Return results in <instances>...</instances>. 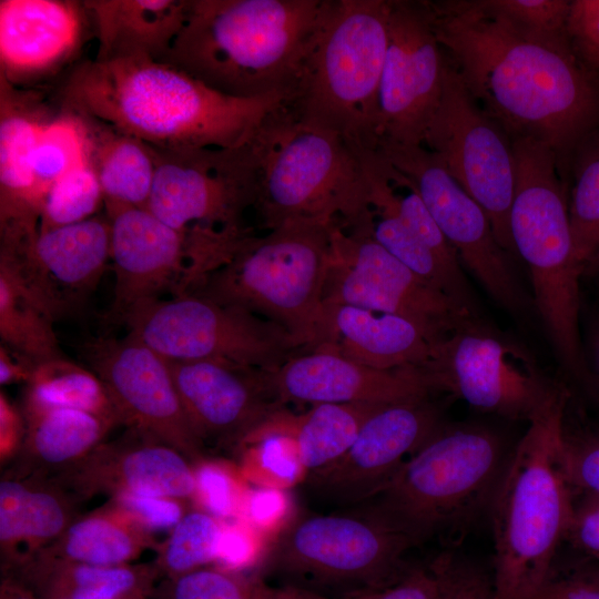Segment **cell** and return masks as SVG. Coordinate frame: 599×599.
<instances>
[{"instance_id":"cell-53","label":"cell","mask_w":599,"mask_h":599,"mask_svg":"<svg viewBox=\"0 0 599 599\" xmlns=\"http://www.w3.org/2000/svg\"><path fill=\"white\" fill-rule=\"evenodd\" d=\"M573 546L591 557L599 559V496L589 494L578 508H573L567 532Z\"/></svg>"},{"instance_id":"cell-17","label":"cell","mask_w":599,"mask_h":599,"mask_svg":"<svg viewBox=\"0 0 599 599\" xmlns=\"http://www.w3.org/2000/svg\"><path fill=\"white\" fill-rule=\"evenodd\" d=\"M326 306L351 305L400 316L414 323L434 346L476 317L410 271L372 235L339 225L325 284Z\"/></svg>"},{"instance_id":"cell-13","label":"cell","mask_w":599,"mask_h":599,"mask_svg":"<svg viewBox=\"0 0 599 599\" xmlns=\"http://www.w3.org/2000/svg\"><path fill=\"white\" fill-rule=\"evenodd\" d=\"M419 369L432 390H447L476 409L528 423L564 392L544 375L529 349L480 317L434 345Z\"/></svg>"},{"instance_id":"cell-31","label":"cell","mask_w":599,"mask_h":599,"mask_svg":"<svg viewBox=\"0 0 599 599\" xmlns=\"http://www.w3.org/2000/svg\"><path fill=\"white\" fill-rule=\"evenodd\" d=\"M26 434L7 469L18 475L51 477L79 461L104 441L114 427L78 409L22 412Z\"/></svg>"},{"instance_id":"cell-6","label":"cell","mask_w":599,"mask_h":599,"mask_svg":"<svg viewBox=\"0 0 599 599\" xmlns=\"http://www.w3.org/2000/svg\"><path fill=\"white\" fill-rule=\"evenodd\" d=\"M251 144L256 161L254 209L265 229L316 220L372 235L365 152L337 134L302 124L285 103L265 118Z\"/></svg>"},{"instance_id":"cell-27","label":"cell","mask_w":599,"mask_h":599,"mask_svg":"<svg viewBox=\"0 0 599 599\" xmlns=\"http://www.w3.org/2000/svg\"><path fill=\"white\" fill-rule=\"evenodd\" d=\"M80 502L49 477L6 470L0 481L2 570H11L53 544L79 516Z\"/></svg>"},{"instance_id":"cell-49","label":"cell","mask_w":599,"mask_h":599,"mask_svg":"<svg viewBox=\"0 0 599 599\" xmlns=\"http://www.w3.org/2000/svg\"><path fill=\"white\" fill-rule=\"evenodd\" d=\"M258 531L240 519L224 521L219 545L216 567L230 571L245 572L258 560Z\"/></svg>"},{"instance_id":"cell-60","label":"cell","mask_w":599,"mask_h":599,"mask_svg":"<svg viewBox=\"0 0 599 599\" xmlns=\"http://www.w3.org/2000/svg\"><path fill=\"white\" fill-rule=\"evenodd\" d=\"M596 579H598V580H599V577H598V578H596Z\"/></svg>"},{"instance_id":"cell-52","label":"cell","mask_w":599,"mask_h":599,"mask_svg":"<svg viewBox=\"0 0 599 599\" xmlns=\"http://www.w3.org/2000/svg\"><path fill=\"white\" fill-rule=\"evenodd\" d=\"M443 599H494L493 581L478 567L451 556Z\"/></svg>"},{"instance_id":"cell-2","label":"cell","mask_w":599,"mask_h":599,"mask_svg":"<svg viewBox=\"0 0 599 599\" xmlns=\"http://www.w3.org/2000/svg\"><path fill=\"white\" fill-rule=\"evenodd\" d=\"M287 97H230L148 57L87 60L60 90L61 105L169 151L241 146Z\"/></svg>"},{"instance_id":"cell-26","label":"cell","mask_w":599,"mask_h":599,"mask_svg":"<svg viewBox=\"0 0 599 599\" xmlns=\"http://www.w3.org/2000/svg\"><path fill=\"white\" fill-rule=\"evenodd\" d=\"M50 114L39 93L0 77V247L24 245L39 233L33 159Z\"/></svg>"},{"instance_id":"cell-9","label":"cell","mask_w":599,"mask_h":599,"mask_svg":"<svg viewBox=\"0 0 599 599\" xmlns=\"http://www.w3.org/2000/svg\"><path fill=\"white\" fill-rule=\"evenodd\" d=\"M507 464L500 438L489 429L440 428L355 510L382 519L417 545L491 504Z\"/></svg>"},{"instance_id":"cell-11","label":"cell","mask_w":599,"mask_h":599,"mask_svg":"<svg viewBox=\"0 0 599 599\" xmlns=\"http://www.w3.org/2000/svg\"><path fill=\"white\" fill-rule=\"evenodd\" d=\"M122 324L170 361H225L273 372L305 353L281 326L192 293L143 303Z\"/></svg>"},{"instance_id":"cell-29","label":"cell","mask_w":599,"mask_h":599,"mask_svg":"<svg viewBox=\"0 0 599 599\" xmlns=\"http://www.w3.org/2000/svg\"><path fill=\"white\" fill-rule=\"evenodd\" d=\"M4 575L38 599H146L161 577L154 561L99 566L40 554Z\"/></svg>"},{"instance_id":"cell-12","label":"cell","mask_w":599,"mask_h":599,"mask_svg":"<svg viewBox=\"0 0 599 599\" xmlns=\"http://www.w3.org/2000/svg\"><path fill=\"white\" fill-rule=\"evenodd\" d=\"M111 226L114 296L106 318L122 324L139 305L189 293L223 263L245 234L174 229L146 209L105 205Z\"/></svg>"},{"instance_id":"cell-40","label":"cell","mask_w":599,"mask_h":599,"mask_svg":"<svg viewBox=\"0 0 599 599\" xmlns=\"http://www.w3.org/2000/svg\"><path fill=\"white\" fill-rule=\"evenodd\" d=\"M163 599H338L287 585H272L261 575L203 567L165 579ZM357 599V598H351Z\"/></svg>"},{"instance_id":"cell-16","label":"cell","mask_w":599,"mask_h":599,"mask_svg":"<svg viewBox=\"0 0 599 599\" xmlns=\"http://www.w3.org/2000/svg\"><path fill=\"white\" fill-rule=\"evenodd\" d=\"M146 210L182 231L248 232L244 212L256 199V161L251 140L236 148L160 150Z\"/></svg>"},{"instance_id":"cell-58","label":"cell","mask_w":599,"mask_h":599,"mask_svg":"<svg viewBox=\"0 0 599 599\" xmlns=\"http://www.w3.org/2000/svg\"><path fill=\"white\" fill-rule=\"evenodd\" d=\"M0 599H38L35 595L30 591L18 580L11 577H4L1 589Z\"/></svg>"},{"instance_id":"cell-25","label":"cell","mask_w":599,"mask_h":599,"mask_svg":"<svg viewBox=\"0 0 599 599\" xmlns=\"http://www.w3.org/2000/svg\"><path fill=\"white\" fill-rule=\"evenodd\" d=\"M89 12L70 0L0 1V77L24 88L57 72L80 48Z\"/></svg>"},{"instance_id":"cell-41","label":"cell","mask_w":599,"mask_h":599,"mask_svg":"<svg viewBox=\"0 0 599 599\" xmlns=\"http://www.w3.org/2000/svg\"><path fill=\"white\" fill-rule=\"evenodd\" d=\"M569 183L568 210L573 252L585 271L599 253V130L590 134L575 153Z\"/></svg>"},{"instance_id":"cell-34","label":"cell","mask_w":599,"mask_h":599,"mask_svg":"<svg viewBox=\"0 0 599 599\" xmlns=\"http://www.w3.org/2000/svg\"><path fill=\"white\" fill-rule=\"evenodd\" d=\"M384 405L387 404L324 403L313 405L300 416L287 414L286 426L295 439L306 474L323 469L341 458L365 422Z\"/></svg>"},{"instance_id":"cell-47","label":"cell","mask_w":599,"mask_h":599,"mask_svg":"<svg viewBox=\"0 0 599 599\" xmlns=\"http://www.w3.org/2000/svg\"><path fill=\"white\" fill-rule=\"evenodd\" d=\"M451 555H441L429 564L408 568L387 588L361 599H443Z\"/></svg>"},{"instance_id":"cell-45","label":"cell","mask_w":599,"mask_h":599,"mask_svg":"<svg viewBox=\"0 0 599 599\" xmlns=\"http://www.w3.org/2000/svg\"><path fill=\"white\" fill-rule=\"evenodd\" d=\"M193 468L199 508L223 521L236 519L248 489L238 465L205 456Z\"/></svg>"},{"instance_id":"cell-10","label":"cell","mask_w":599,"mask_h":599,"mask_svg":"<svg viewBox=\"0 0 599 599\" xmlns=\"http://www.w3.org/2000/svg\"><path fill=\"white\" fill-rule=\"evenodd\" d=\"M415 544L379 518L363 511L314 515L288 525L260 564L262 577L338 599L378 592L408 568Z\"/></svg>"},{"instance_id":"cell-55","label":"cell","mask_w":599,"mask_h":599,"mask_svg":"<svg viewBox=\"0 0 599 599\" xmlns=\"http://www.w3.org/2000/svg\"><path fill=\"white\" fill-rule=\"evenodd\" d=\"M532 599H599V580L550 577Z\"/></svg>"},{"instance_id":"cell-38","label":"cell","mask_w":599,"mask_h":599,"mask_svg":"<svg viewBox=\"0 0 599 599\" xmlns=\"http://www.w3.org/2000/svg\"><path fill=\"white\" fill-rule=\"evenodd\" d=\"M372 237L423 280L444 292L471 315L478 306L467 277L451 273L435 253L388 209L374 207Z\"/></svg>"},{"instance_id":"cell-50","label":"cell","mask_w":599,"mask_h":599,"mask_svg":"<svg viewBox=\"0 0 599 599\" xmlns=\"http://www.w3.org/2000/svg\"><path fill=\"white\" fill-rule=\"evenodd\" d=\"M286 509L287 501L283 490L266 487L248 488L236 519L262 532L281 520Z\"/></svg>"},{"instance_id":"cell-57","label":"cell","mask_w":599,"mask_h":599,"mask_svg":"<svg viewBox=\"0 0 599 599\" xmlns=\"http://www.w3.org/2000/svg\"><path fill=\"white\" fill-rule=\"evenodd\" d=\"M587 362L593 384L599 387V315L591 326Z\"/></svg>"},{"instance_id":"cell-24","label":"cell","mask_w":599,"mask_h":599,"mask_svg":"<svg viewBox=\"0 0 599 599\" xmlns=\"http://www.w3.org/2000/svg\"><path fill=\"white\" fill-rule=\"evenodd\" d=\"M272 398L290 402L396 404L427 398L430 386L419 368L376 369L333 348L301 353L264 372Z\"/></svg>"},{"instance_id":"cell-5","label":"cell","mask_w":599,"mask_h":599,"mask_svg":"<svg viewBox=\"0 0 599 599\" xmlns=\"http://www.w3.org/2000/svg\"><path fill=\"white\" fill-rule=\"evenodd\" d=\"M337 225L294 220L263 236L248 233L229 258L205 273L189 293L281 326L304 352L331 348L324 293Z\"/></svg>"},{"instance_id":"cell-21","label":"cell","mask_w":599,"mask_h":599,"mask_svg":"<svg viewBox=\"0 0 599 599\" xmlns=\"http://www.w3.org/2000/svg\"><path fill=\"white\" fill-rule=\"evenodd\" d=\"M110 258V222L99 215L41 231L18 248H0V264L18 276L53 321L94 290Z\"/></svg>"},{"instance_id":"cell-37","label":"cell","mask_w":599,"mask_h":599,"mask_svg":"<svg viewBox=\"0 0 599 599\" xmlns=\"http://www.w3.org/2000/svg\"><path fill=\"white\" fill-rule=\"evenodd\" d=\"M93 135L85 115L61 105L47 119L34 151L33 186L40 210L50 187L92 160Z\"/></svg>"},{"instance_id":"cell-8","label":"cell","mask_w":599,"mask_h":599,"mask_svg":"<svg viewBox=\"0 0 599 599\" xmlns=\"http://www.w3.org/2000/svg\"><path fill=\"white\" fill-rule=\"evenodd\" d=\"M516 183L510 210L515 252L529 268L534 305L555 354L575 379L592 385L580 335V277L567 187L552 151L529 139L512 142Z\"/></svg>"},{"instance_id":"cell-1","label":"cell","mask_w":599,"mask_h":599,"mask_svg":"<svg viewBox=\"0 0 599 599\" xmlns=\"http://www.w3.org/2000/svg\"><path fill=\"white\" fill-rule=\"evenodd\" d=\"M446 55L481 110L509 139L548 146L568 189L575 153L599 130V72L573 49L531 40L484 0H426Z\"/></svg>"},{"instance_id":"cell-56","label":"cell","mask_w":599,"mask_h":599,"mask_svg":"<svg viewBox=\"0 0 599 599\" xmlns=\"http://www.w3.org/2000/svg\"><path fill=\"white\" fill-rule=\"evenodd\" d=\"M38 364L26 356L0 345V384L27 383Z\"/></svg>"},{"instance_id":"cell-23","label":"cell","mask_w":599,"mask_h":599,"mask_svg":"<svg viewBox=\"0 0 599 599\" xmlns=\"http://www.w3.org/2000/svg\"><path fill=\"white\" fill-rule=\"evenodd\" d=\"M79 501L103 494L142 493L193 500V464L179 450L135 428L102 441L70 467L49 477Z\"/></svg>"},{"instance_id":"cell-3","label":"cell","mask_w":599,"mask_h":599,"mask_svg":"<svg viewBox=\"0 0 599 599\" xmlns=\"http://www.w3.org/2000/svg\"><path fill=\"white\" fill-rule=\"evenodd\" d=\"M331 2L190 0L163 61L230 97L290 94Z\"/></svg>"},{"instance_id":"cell-30","label":"cell","mask_w":599,"mask_h":599,"mask_svg":"<svg viewBox=\"0 0 599 599\" xmlns=\"http://www.w3.org/2000/svg\"><path fill=\"white\" fill-rule=\"evenodd\" d=\"M332 348L365 366L392 370L422 368L433 345L410 321L351 305L326 306Z\"/></svg>"},{"instance_id":"cell-7","label":"cell","mask_w":599,"mask_h":599,"mask_svg":"<svg viewBox=\"0 0 599 599\" xmlns=\"http://www.w3.org/2000/svg\"><path fill=\"white\" fill-rule=\"evenodd\" d=\"M390 0H332L285 106L302 124L377 150Z\"/></svg>"},{"instance_id":"cell-18","label":"cell","mask_w":599,"mask_h":599,"mask_svg":"<svg viewBox=\"0 0 599 599\" xmlns=\"http://www.w3.org/2000/svg\"><path fill=\"white\" fill-rule=\"evenodd\" d=\"M83 354L106 387L123 426L172 446L192 464L205 457L165 357L131 332L122 338H92Z\"/></svg>"},{"instance_id":"cell-46","label":"cell","mask_w":599,"mask_h":599,"mask_svg":"<svg viewBox=\"0 0 599 599\" xmlns=\"http://www.w3.org/2000/svg\"><path fill=\"white\" fill-rule=\"evenodd\" d=\"M186 501L155 494L122 493L110 497L108 502L154 535L175 527L189 511Z\"/></svg>"},{"instance_id":"cell-43","label":"cell","mask_w":599,"mask_h":599,"mask_svg":"<svg viewBox=\"0 0 599 599\" xmlns=\"http://www.w3.org/2000/svg\"><path fill=\"white\" fill-rule=\"evenodd\" d=\"M101 203L104 197L91 160L50 187L43 200L39 232L88 220Z\"/></svg>"},{"instance_id":"cell-33","label":"cell","mask_w":599,"mask_h":599,"mask_svg":"<svg viewBox=\"0 0 599 599\" xmlns=\"http://www.w3.org/2000/svg\"><path fill=\"white\" fill-rule=\"evenodd\" d=\"M90 121L92 163L104 204L145 209L156 167L153 148L99 121Z\"/></svg>"},{"instance_id":"cell-32","label":"cell","mask_w":599,"mask_h":599,"mask_svg":"<svg viewBox=\"0 0 599 599\" xmlns=\"http://www.w3.org/2000/svg\"><path fill=\"white\" fill-rule=\"evenodd\" d=\"M158 545L153 534L106 502L87 515H79L39 554L90 565L119 566L134 564Z\"/></svg>"},{"instance_id":"cell-35","label":"cell","mask_w":599,"mask_h":599,"mask_svg":"<svg viewBox=\"0 0 599 599\" xmlns=\"http://www.w3.org/2000/svg\"><path fill=\"white\" fill-rule=\"evenodd\" d=\"M54 408L83 410L114 427L122 425L100 377L64 357L38 364L26 383L22 412Z\"/></svg>"},{"instance_id":"cell-51","label":"cell","mask_w":599,"mask_h":599,"mask_svg":"<svg viewBox=\"0 0 599 599\" xmlns=\"http://www.w3.org/2000/svg\"><path fill=\"white\" fill-rule=\"evenodd\" d=\"M566 461L573 487L599 496V435L567 439Z\"/></svg>"},{"instance_id":"cell-20","label":"cell","mask_w":599,"mask_h":599,"mask_svg":"<svg viewBox=\"0 0 599 599\" xmlns=\"http://www.w3.org/2000/svg\"><path fill=\"white\" fill-rule=\"evenodd\" d=\"M439 415L427 398L387 404L363 425L347 451L302 483L316 499L358 506L374 496L438 430Z\"/></svg>"},{"instance_id":"cell-36","label":"cell","mask_w":599,"mask_h":599,"mask_svg":"<svg viewBox=\"0 0 599 599\" xmlns=\"http://www.w3.org/2000/svg\"><path fill=\"white\" fill-rule=\"evenodd\" d=\"M52 323L18 276L0 264L1 344L35 364L64 357Z\"/></svg>"},{"instance_id":"cell-48","label":"cell","mask_w":599,"mask_h":599,"mask_svg":"<svg viewBox=\"0 0 599 599\" xmlns=\"http://www.w3.org/2000/svg\"><path fill=\"white\" fill-rule=\"evenodd\" d=\"M568 31L578 59L599 72V0H572Z\"/></svg>"},{"instance_id":"cell-54","label":"cell","mask_w":599,"mask_h":599,"mask_svg":"<svg viewBox=\"0 0 599 599\" xmlns=\"http://www.w3.org/2000/svg\"><path fill=\"white\" fill-rule=\"evenodd\" d=\"M26 434V420L20 412L0 393V459L1 464L11 460L19 451Z\"/></svg>"},{"instance_id":"cell-19","label":"cell","mask_w":599,"mask_h":599,"mask_svg":"<svg viewBox=\"0 0 599 599\" xmlns=\"http://www.w3.org/2000/svg\"><path fill=\"white\" fill-rule=\"evenodd\" d=\"M446 62L426 0H390L378 143L423 145L441 98Z\"/></svg>"},{"instance_id":"cell-59","label":"cell","mask_w":599,"mask_h":599,"mask_svg":"<svg viewBox=\"0 0 599 599\" xmlns=\"http://www.w3.org/2000/svg\"><path fill=\"white\" fill-rule=\"evenodd\" d=\"M586 272L593 276L599 277V253L593 258V261L587 266V268L585 270V273Z\"/></svg>"},{"instance_id":"cell-28","label":"cell","mask_w":599,"mask_h":599,"mask_svg":"<svg viewBox=\"0 0 599 599\" xmlns=\"http://www.w3.org/2000/svg\"><path fill=\"white\" fill-rule=\"evenodd\" d=\"M98 38L97 61L148 57L163 61L187 17L190 0L83 1Z\"/></svg>"},{"instance_id":"cell-42","label":"cell","mask_w":599,"mask_h":599,"mask_svg":"<svg viewBox=\"0 0 599 599\" xmlns=\"http://www.w3.org/2000/svg\"><path fill=\"white\" fill-rule=\"evenodd\" d=\"M224 521L200 509H190L155 551L161 577L173 579L216 561Z\"/></svg>"},{"instance_id":"cell-44","label":"cell","mask_w":599,"mask_h":599,"mask_svg":"<svg viewBox=\"0 0 599 599\" xmlns=\"http://www.w3.org/2000/svg\"><path fill=\"white\" fill-rule=\"evenodd\" d=\"M484 3L522 35L549 47L573 49L568 31L570 1L484 0Z\"/></svg>"},{"instance_id":"cell-4","label":"cell","mask_w":599,"mask_h":599,"mask_svg":"<svg viewBox=\"0 0 599 599\" xmlns=\"http://www.w3.org/2000/svg\"><path fill=\"white\" fill-rule=\"evenodd\" d=\"M562 392L529 422L493 505L494 599H532L551 577L575 505L564 430Z\"/></svg>"},{"instance_id":"cell-14","label":"cell","mask_w":599,"mask_h":599,"mask_svg":"<svg viewBox=\"0 0 599 599\" xmlns=\"http://www.w3.org/2000/svg\"><path fill=\"white\" fill-rule=\"evenodd\" d=\"M446 58L441 98L423 145L440 159L449 174L483 207L498 243L512 254L510 210L516 167L511 140L477 104Z\"/></svg>"},{"instance_id":"cell-22","label":"cell","mask_w":599,"mask_h":599,"mask_svg":"<svg viewBox=\"0 0 599 599\" xmlns=\"http://www.w3.org/2000/svg\"><path fill=\"white\" fill-rule=\"evenodd\" d=\"M189 419L204 446L237 449L282 409L268 393L264 370L225 361H170Z\"/></svg>"},{"instance_id":"cell-39","label":"cell","mask_w":599,"mask_h":599,"mask_svg":"<svg viewBox=\"0 0 599 599\" xmlns=\"http://www.w3.org/2000/svg\"><path fill=\"white\" fill-rule=\"evenodd\" d=\"M247 483L284 490L302 484L306 471L282 409L248 435L235 450Z\"/></svg>"},{"instance_id":"cell-15","label":"cell","mask_w":599,"mask_h":599,"mask_svg":"<svg viewBox=\"0 0 599 599\" xmlns=\"http://www.w3.org/2000/svg\"><path fill=\"white\" fill-rule=\"evenodd\" d=\"M377 150L418 192L438 227L490 297L520 322L535 305L498 243L483 207L424 145L379 142Z\"/></svg>"}]
</instances>
